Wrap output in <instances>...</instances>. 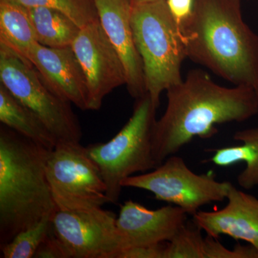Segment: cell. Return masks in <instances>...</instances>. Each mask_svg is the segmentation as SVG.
Segmentation results:
<instances>
[{
  "mask_svg": "<svg viewBox=\"0 0 258 258\" xmlns=\"http://www.w3.org/2000/svg\"><path fill=\"white\" fill-rule=\"evenodd\" d=\"M180 26L187 58L258 93V35L242 18L241 0H195Z\"/></svg>",
  "mask_w": 258,
  "mask_h": 258,
  "instance_id": "cell-2",
  "label": "cell"
},
{
  "mask_svg": "<svg viewBox=\"0 0 258 258\" xmlns=\"http://www.w3.org/2000/svg\"><path fill=\"white\" fill-rule=\"evenodd\" d=\"M231 185L217 181L213 174L193 172L175 154L151 172L129 176L122 182L123 187L147 190L157 200L179 207L192 216L205 205L224 201Z\"/></svg>",
  "mask_w": 258,
  "mask_h": 258,
  "instance_id": "cell-8",
  "label": "cell"
},
{
  "mask_svg": "<svg viewBox=\"0 0 258 258\" xmlns=\"http://www.w3.org/2000/svg\"><path fill=\"white\" fill-rule=\"evenodd\" d=\"M47 216L15 235L1 247L4 258L34 257L37 248L51 230V217Z\"/></svg>",
  "mask_w": 258,
  "mask_h": 258,
  "instance_id": "cell-19",
  "label": "cell"
},
{
  "mask_svg": "<svg viewBox=\"0 0 258 258\" xmlns=\"http://www.w3.org/2000/svg\"><path fill=\"white\" fill-rule=\"evenodd\" d=\"M166 111L156 121L153 134L157 166L195 137H213L215 125L245 121L258 113V93L254 89L220 86L200 69L191 70L181 82L166 91Z\"/></svg>",
  "mask_w": 258,
  "mask_h": 258,
  "instance_id": "cell-1",
  "label": "cell"
},
{
  "mask_svg": "<svg viewBox=\"0 0 258 258\" xmlns=\"http://www.w3.org/2000/svg\"><path fill=\"white\" fill-rule=\"evenodd\" d=\"M131 20L143 62L146 91L158 108L163 91L183 80L181 66L187 57L181 26L166 0L132 7Z\"/></svg>",
  "mask_w": 258,
  "mask_h": 258,
  "instance_id": "cell-4",
  "label": "cell"
},
{
  "mask_svg": "<svg viewBox=\"0 0 258 258\" xmlns=\"http://www.w3.org/2000/svg\"><path fill=\"white\" fill-rule=\"evenodd\" d=\"M35 258H71L69 252L52 232V226L35 252Z\"/></svg>",
  "mask_w": 258,
  "mask_h": 258,
  "instance_id": "cell-23",
  "label": "cell"
},
{
  "mask_svg": "<svg viewBox=\"0 0 258 258\" xmlns=\"http://www.w3.org/2000/svg\"><path fill=\"white\" fill-rule=\"evenodd\" d=\"M158 1V0H130L132 7L137 5L144 4V3H152V2Z\"/></svg>",
  "mask_w": 258,
  "mask_h": 258,
  "instance_id": "cell-26",
  "label": "cell"
},
{
  "mask_svg": "<svg viewBox=\"0 0 258 258\" xmlns=\"http://www.w3.org/2000/svg\"><path fill=\"white\" fill-rule=\"evenodd\" d=\"M227 199V205L221 210H199L193 215L194 223L212 237L230 236L258 249V198L232 184Z\"/></svg>",
  "mask_w": 258,
  "mask_h": 258,
  "instance_id": "cell-14",
  "label": "cell"
},
{
  "mask_svg": "<svg viewBox=\"0 0 258 258\" xmlns=\"http://www.w3.org/2000/svg\"><path fill=\"white\" fill-rule=\"evenodd\" d=\"M29 61L52 92L83 111L90 110L87 80L72 47H49L37 42Z\"/></svg>",
  "mask_w": 258,
  "mask_h": 258,
  "instance_id": "cell-12",
  "label": "cell"
},
{
  "mask_svg": "<svg viewBox=\"0 0 258 258\" xmlns=\"http://www.w3.org/2000/svg\"><path fill=\"white\" fill-rule=\"evenodd\" d=\"M116 219L113 212L102 208L57 210L51 217V226L71 258H115L121 249Z\"/></svg>",
  "mask_w": 258,
  "mask_h": 258,
  "instance_id": "cell-9",
  "label": "cell"
},
{
  "mask_svg": "<svg viewBox=\"0 0 258 258\" xmlns=\"http://www.w3.org/2000/svg\"><path fill=\"white\" fill-rule=\"evenodd\" d=\"M187 215L176 205L150 210L132 200L125 202L116 219L120 250L169 242L186 223Z\"/></svg>",
  "mask_w": 258,
  "mask_h": 258,
  "instance_id": "cell-11",
  "label": "cell"
},
{
  "mask_svg": "<svg viewBox=\"0 0 258 258\" xmlns=\"http://www.w3.org/2000/svg\"><path fill=\"white\" fill-rule=\"evenodd\" d=\"M50 150L3 125L0 128V247L57 207L47 180Z\"/></svg>",
  "mask_w": 258,
  "mask_h": 258,
  "instance_id": "cell-3",
  "label": "cell"
},
{
  "mask_svg": "<svg viewBox=\"0 0 258 258\" xmlns=\"http://www.w3.org/2000/svg\"><path fill=\"white\" fill-rule=\"evenodd\" d=\"M201 229L186 222L165 244L164 258H205V237Z\"/></svg>",
  "mask_w": 258,
  "mask_h": 258,
  "instance_id": "cell-21",
  "label": "cell"
},
{
  "mask_svg": "<svg viewBox=\"0 0 258 258\" xmlns=\"http://www.w3.org/2000/svg\"><path fill=\"white\" fill-rule=\"evenodd\" d=\"M71 47L87 80L90 110H98L108 93L126 84L123 64L100 21L81 28Z\"/></svg>",
  "mask_w": 258,
  "mask_h": 258,
  "instance_id": "cell-10",
  "label": "cell"
},
{
  "mask_svg": "<svg viewBox=\"0 0 258 258\" xmlns=\"http://www.w3.org/2000/svg\"><path fill=\"white\" fill-rule=\"evenodd\" d=\"M169 9L179 25L184 23L192 14L195 0H166Z\"/></svg>",
  "mask_w": 258,
  "mask_h": 258,
  "instance_id": "cell-25",
  "label": "cell"
},
{
  "mask_svg": "<svg viewBox=\"0 0 258 258\" xmlns=\"http://www.w3.org/2000/svg\"><path fill=\"white\" fill-rule=\"evenodd\" d=\"M0 121L2 124L49 150H52L57 143V139L42 120L3 84H0Z\"/></svg>",
  "mask_w": 258,
  "mask_h": 258,
  "instance_id": "cell-15",
  "label": "cell"
},
{
  "mask_svg": "<svg viewBox=\"0 0 258 258\" xmlns=\"http://www.w3.org/2000/svg\"><path fill=\"white\" fill-rule=\"evenodd\" d=\"M26 7H46L67 15L80 28L99 21L95 0H11Z\"/></svg>",
  "mask_w": 258,
  "mask_h": 258,
  "instance_id": "cell-20",
  "label": "cell"
},
{
  "mask_svg": "<svg viewBox=\"0 0 258 258\" xmlns=\"http://www.w3.org/2000/svg\"><path fill=\"white\" fill-rule=\"evenodd\" d=\"M102 28L119 55L129 94L135 99L147 94L143 62L132 25L130 0H95Z\"/></svg>",
  "mask_w": 258,
  "mask_h": 258,
  "instance_id": "cell-13",
  "label": "cell"
},
{
  "mask_svg": "<svg viewBox=\"0 0 258 258\" xmlns=\"http://www.w3.org/2000/svg\"><path fill=\"white\" fill-rule=\"evenodd\" d=\"M0 81L46 125L58 142H80L82 130L71 103L52 92L32 64L0 44Z\"/></svg>",
  "mask_w": 258,
  "mask_h": 258,
  "instance_id": "cell-6",
  "label": "cell"
},
{
  "mask_svg": "<svg viewBox=\"0 0 258 258\" xmlns=\"http://www.w3.org/2000/svg\"><path fill=\"white\" fill-rule=\"evenodd\" d=\"M157 109L148 93L137 98L132 117L113 139L86 147L101 171L110 203H118L123 180L157 167L152 142Z\"/></svg>",
  "mask_w": 258,
  "mask_h": 258,
  "instance_id": "cell-5",
  "label": "cell"
},
{
  "mask_svg": "<svg viewBox=\"0 0 258 258\" xmlns=\"http://www.w3.org/2000/svg\"><path fill=\"white\" fill-rule=\"evenodd\" d=\"M205 258H258V249L252 246L237 244L232 249L226 248L217 238L207 236Z\"/></svg>",
  "mask_w": 258,
  "mask_h": 258,
  "instance_id": "cell-22",
  "label": "cell"
},
{
  "mask_svg": "<svg viewBox=\"0 0 258 258\" xmlns=\"http://www.w3.org/2000/svg\"><path fill=\"white\" fill-rule=\"evenodd\" d=\"M37 42L26 7L11 0H0V44L30 63L29 56Z\"/></svg>",
  "mask_w": 258,
  "mask_h": 258,
  "instance_id": "cell-16",
  "label": "cell"
},
{
  "mask_svg": "<svg viewBox=\"0 0 258 258\" xmlns=\"http://www.w3.org/2000/svg\"><path fill=\"white\" fill-rule=\"evenodd\" d=\"M233 139L242 144L215 149L206 161L222 167L244 162L246 166L237 176V184L246 190L253 189L258 186V126L238 131Z\"/></svg>",
  "mask_w": 258,
  "mask_h": 258,
  "instance_id": "cell-17",
  "label": "cell"
},
{
  "mask_svg": "<svg viewBox=\"0 0 258 258\" xmlns=\"http://www.w3.org/2000/svg\"><path fill=\"white\" fill-rule=\"evenodd\" d=\"M27 9L39 43L49 47L73 45L81 28L67 15L46 7H31Z\"/></svg>",
  "mask_w": 258,
  "mask_h": 258,
  "instance_id": "cell-18",
  "label": "cell"
},
{
  "mask_svg": "<svg viewBox=\"0 0 258 258\" xmlns=\"http://www.w3.org/2000/svg\"><path fill=\"white\" fill-rule=\"evenodd\" d=\"M165 244L137 246L119 251L115 258H164Z\"/></svg>",
  "mask_w": 258,
  "mask_h": 258,
  "instance_id": "cell-24",
  "label": "cell"
},
{
  "mask_svg": "<svg viewBox=\"0 0 258 258\" xmlns=\"http://www.w3.org/2000/svg\"><path fill=\"white\" fill-rule=\"evenodd\" d=\"M46 174L57 210L90 211L110 203L99 167L80 142H57Z\"/></svg>",
  "mask_w": 258,
  "mask_h": 258,
  "instance_id": "cell-7",
  "label": "cell"
}]
</instances>
